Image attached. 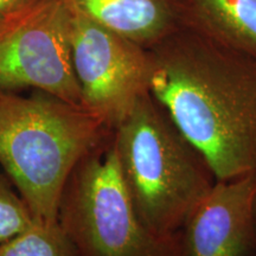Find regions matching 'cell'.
Instances as JSON below:
<instances>
[{"label": "cell", "instance_id": "obj_8", "mask_svg": "<svg viewBox=\"0 0 256 256\" xmlns=\"http://www.w3.org/2000/svg\"><path fill=\"white\" fill-rule=\"evenodd\" d=\"M92 20L147 50L183 25L178 0H63Z\"/></svg>", "mask_w": 256, "mask_h": 256}, {"label": "cell", "instance_id": "obj_1", "mask_svg": "<svg viewBox=\"0 0 256 256\" xmlns=\"http://www.w3.org/2000/svg\"><path fill=\"white\" fill-rule=\"evenodd\" d=\"M150 51V92L217 180L255 174L256 60L186 26Z\"/></svg>", "mask_w": 256, "mask_h": 256}, {"label": "cell", "instance_id": "obj_14", "mask_svg": "<svg viewBox=\"0 0 256 256\" xmlns=\"http://www.w3.org/2000/svg\"><path fill=\"white\" fill-rule=\"evenodd\" d=\"M254 256H256V254H255V255H254Z\"/></svg>", "mask_w": 256, "mask_h": 256}, {"label": "cell", "instance_id": "obj_4", "mask_svg": "<svg viewBox=\"0 0 256 256\" xmlns=\"http://www.w3.org/2000/svg\"><path fill=\"white\" fill-rule=\"evenodd\" d=\"M58 222L78 256H186L183 230L159 235L139 218L121 178L113 136L72 170Z\"/></svg>", "mask_w": 256, "mask_h": 256}, {"label": "cell", "instance_id": "obj_13", "mask_svg": "<svg viewBox=\"0 0 256 256\" xmlns=\"http://www.w3.org/2000/svg\"><path fill=\"white\" fill-rule=\"evenodd\" d=\"M2 14H0V18H2Z\"/></svg>", "mask_w": 256, "mask_h": 256}, {"label": "cell", "instance_id": "obj_7", "mask_svg": "<svg viewBox=\"0 0 256 256\" xmlns=\"http://www.w3.org/2000/svg\"><path fill=\"white\" fill-rule=\"evenodd\" d=\"M186 256L256 254V172L217 180L183 228Z\"/></svg>", "mask_w": 256, "mask_h": 256}, {"label": "cell", "instance_id": "obj_3", "mask_svg": "<svg viewBox=\"0 0 256 256\" xmlns=\"http://www.w3.org/2000/svg\"><path fill=\"white\" fill-rule=\"evenodd\" d=\"M113 144L142 223L159 235L182 232L217 182L206 158L151 94L139 98L113 130Z\"/></svg>", "mask_w": 256, "mask_h": 256}, {"label": "cell", "instance_id": "obj_11", "mask_svg": "<svg viewBox=\"0 0 256 256\" xmlns=\"http://www.w3.org/2000/svg\"><path fill=\"white\" fill-rule=\"evenodd\" d=\"M5 174H0V246L26 230L34 217Z\"/></svg>", "mask_w": 256, "mask_h": 256}, {"label": "cell", "instance_id": "obj_5", "mask_svg": "<svg viewBox=\"0 0 256 256\" xmlns=\"http://www.w3.org/2000/svg\"><path fill=\"white\" fill-rule=\"evenodd\" d=\"M23 88L83 106L63 0H28L0 18V90Z\"/></svg>", "mask_w": 256, "mask_h": 256}, {"label": "cell", "instance_id": "obj_12", "mask_svg": "<svg viewBox=\"0 0 256 256\" xmlns=\"http://www.w3.org/2000/svg\"><path fill=\"white\" fill-rule=\"evenodd\" d=\"M28 0H0V14L2 16L20 8Z\"/></svg>", "mask_w": 256, "mask_h": 256}, {"label": "cell", "instance_id": "obj_10", "mask_svg": "<svg viewBox=\"0 0 256 256\" xmlns=\"http://www.w3.org/2000/svg\"><path fill=\"white\" fill-rule=\"evenodd\" d=\"M0 256H78L60 222L34 220L26 230L0 246Z\"/></svg>", "mask_w": 256, "mask_h": 256}, {"label": "cell", "instance_id": "obj_2", "mask_svg": "<svg viewBox=\"0 0 256 256\" xmlns=\"http://www.w3.org/2000/svg\"><path fill=\"white\" fill-rule=\"evenodd\" d=\"M112 136L84 106L40 90L28 98L0 90V165L40 222H58L72 170Z\"/></svg>", "mask_w": 256, "mask_h": 256}, {"label": "cell", "instance_id": "obj_9", "mask_svg": "<svg viewBox=\"0 0 256 256\" xmlns=\"http://www.w3.org/2000/svg\"><path fill=\"white\" fill-rule=\"evenodd\" d=\"M183 25L256 60V0H178Z\"/></svg>", "mask_w": 256, "mask_h": 256}, {"label": "cell", "instance_id": "obj_6", "mask_svg": "<svg viewBox=\"0 0 256 256\" xmlns=\"http://www.w3.org/2000/svg\"><path fill=\"white\" fill-rule=\"evenodd\" d=\"M68 6V5H66ZM69 10V42L82 104L114 130L150 92L151 51Z\"/></svg>", "mask_w": 256, "mask_h": 256}]
</instances>
